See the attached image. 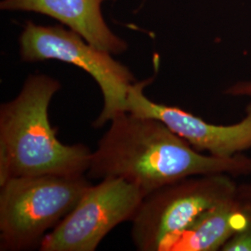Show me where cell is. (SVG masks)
I'll return each instance as SVG.
<instances>
[{"label":"cell","mask_w":251,"mask_h":251,"mask_svg":"<svg viewBox=\"0 0 251 251\" xmlns=\"http://www.w3.org/2000/svg\"><path fill=\"white\" fill-rule=\"evenodd\" d=\"M92 152L89 176L121 178L137 185L144 196L192 176L251 174V157L238 153L219 157L198 152L162 121L129 112L111 122Z\"/></svg>","instance_id":"cell-1"},{"label":"cell","mask_w":251,"mask_h":251,"mask_svg":"<svg viewBox=\"0 0 251 251\" xmlns=\"http://www.w3.org/2000/svg\"><path fill=\"white\" fill-rule=\"evenodd\" d=\"M61 89L45 75L27 78L17 97L0 107V185L22 176L83 175L92 152L85 144L66 145L51 126L49 108Z\"/></svg>","instance_id":"cell-2"},{"label":"cell","mask_w":251,"mask_h":251,"mask_svg":"<svg viewBox=\"0 0 251 251\" xmlns=\"http://www.w3.org/2000/svg\"><path fill=\"white\" fill-rule=\"evenodd\" d=\"M83 175L22 176L0 185V250L39 248L90 187Z\"/></svg>","instance_id":"cell-3"},{"label":"cell","mask_w":251,"mask_h":251,"mask_svg":"<svg viewBox=\"0 0 251 251\" xmlns=\"http://www.w3.org/2000/svg\"><path fill=\"white\" fill-rule=\"evenodd\" d=\"M233 178L228 174L192 176L144 196L130 221L136 250L160 251L164 243L208 208L235 198L238 184Z\"/></svg>","instance_id":"cell-4"},{"label":"cell","mask_w":251,"mask_h":251,"mask_svg":"<svg viewBox=\"0 0 251 251\" xmlns=\"http://www.w3.org/2000/svg\"><path fill=\"white\" fill-rule=\"evenodd\" d=\"M20 54L24 62L57 60L71 63L98 83L103 96V107L92 126L95 128L111 122L126 112V100L134 75L111 53L87 42L75 31L60 26H39L27 23L20 37Z\"/></svg>","instance_id":"cell-5"},{"label":"cell","mask_w":251,"mask_h":251,"mask_svg":"<svg viewBox=\"0 0 251 251\" xmlns=\"http://www.w3.org/2000/svg\"><path fill=\"white\" fill-rule=\"evenodd\" d=\"M144 192L121 178L90 185L72 211L46 234L41 251H94L117 225L131 221Z\"/></svg>","instance_id":"cell-6"},{"label":"cell","mask_w":251,"mask_h":251,"mask_svg":"<svg viewBox=\"0 0 251 251\" xmlns=\"http://www.w3.org/2000/svg\"><path fill=\"white\" fill-rule=\"evenodd\" d=\"M152 80L135 82L130 87L126 112L160 120L198 152L230 157L251 149V101L240 121L231 125H215L183 109L148 99L144 90Z\"/></svg>","instance_id":"cell-7"},{"label":"cell","mask_w":251,"mask_h":251,"mask_svg":"<svg viewBox=\"0 0 251 251\" xmlns=\"http://www.w3.org/2000/svg\"><path fill=\"white\" fill-rule=\"evenodd\" d=\"M106 0H4L1 9L27 10L58 20L87 42L111 54L124 52L127 45L106 25L100 10Z\"/></svg>","instance_id":"cell-8"},{"label":"cell","mask_w":251,"mask_h":251,"mask_svg":"<svg viewBox=\"0 0 251 251\" xmlns=\"http://www.w3.org/2000/svg\"><path fill=\"white\" fill-rule=\"evenodd\" d=\"M251 224V217L236 196L203 212L187 228L164 243L160 251H222L229 239Z\"/></svg>","instance_id":"cell-9"},{"label":"cell","mask_w":251,"mask_h":251,"mask_svg":"<svg viewBox=\"0 0 251 251\" xmlns=\"http://www.w3.org/2000/svg\"><path fill=\"white\" fill-rule=\"evenodd\" d=\"M223 251H251V224L235 233L222 249Z\"/></svg>","instance_id":"cell-10"},{"label":"cell","mask_w":251,"mask_h":251,"mask_svg":"<svg viewBox=\"0 0 251 251\" xmlns=\"http://www.w3.org/2000/svg\"><path fill=\"white\" fill-rule=\"evenodd\" d=\"M224 94L231 97L251 99V80L236 82L224 90Z\"/></svg>","instance_id":"cell-11"},{"label":"cell","mask_w":251,"mask_h":251,"mask_svg":"<svg viewBox=\"0 0 251 251\" xmlns=\"http://www.w3.org/2000/svg\"><path fill=\"white\" fill-rule=\"evenodd\" d=\"M236 196L243 209L251 218V183L239 184Z\"/></svg>","instance_id":"cell-12"}]
</instances>
